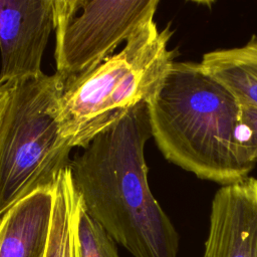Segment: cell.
I'll use <instances>...</instances> for the list:
<instances>
[{
  "instance_id": "12",
  "label": "cell",
  "mask_w": 257,
  "mask_h": 257,
  "mask_svg": "<svg viewBox=\"0 0 257 257\" xmlns=\"http://www.w3.org/2000/svg\"><path fill=\"white\" fill-rule=\"evenodd\" d=\"M240 103V102H239ZM240 141L250 159L257 164V106L240 103Z\"/></svg>"
},
{
  "instance_id": "9",
  "label": "cell",
  "mask_w": 257,
  "mask_h": 257,
  "mask_svg": "<svg viewBox=\"0 0 257 257\" xmlns=\"http://www.w3.org/2000/svg\"><path fill=\"white\" fill-rule=\"evenodd\" d=\"M202 69L224 85L240 103L257 106V36L244 45L205 53Z\"/></svg>"
},
{
  "instance_id": "4",
  "label": "cell",
  "mask_w": 257,
  "mask_h": 257,
  "mask_svg": "<svg viewBox=\"0 0 257 257\" xmlns=\"http://www.w3.org/2000/svg\"><path fill=\"white\" fill-rule=\"evenodd\" d=\"M64 90L54 73L15 82L0 128V217L39 189H52L73 149L61 134Z\"/></svg>"
},
{
  "instance_id": "7",
  "label": "cell",
  "mask_w": 257,
  "mask_h": 257,
  "mask_svg": "<svg viewBox=\"0 0 257 257\" xmlns=\"http://www.w3.org/2000/svg\"><path fill=\"white\" fill-rule=\"evenodd\" d=\"M202 257H257V179L247 177L215 193Z\"/></svg>"
},
{
  "instance_id": "10",
  "label": "cell",
  "mask_w": 257,
  "mask_h": 257,
  "mask_svg": "<svg viewBox=\"0 0 257 257\" xmlns=\"http://www.w3.org/2000/svg\"><path fill=\"white\" fill-rule=\"evenodd\" d=\"M50 235L45 257H78L77 216L80 198L70 167L58 177L54 187Z\"/></svg>"
},
{
  "instance_id": "6",
  "label": "cell",
  "mask_w": 257,
  "mask_h": 257,
  "mask_svg": "<svg viewBox=\"0 0 257 257\" xmlns=\"http://www.w3.org/2000/svg\"><path fill=\"white\" fill-rule=\"evenodd\" d=\"M52 30L53 0H0V80L17 82L41 75Z\"/></svg>"
},
{
  "instance_id": "1",
  "label": "cell",
  "mask_w": 257,
  "mask_h": 257,
  "mask_svg": "<svg viewBox=\"0 0 257 257\" xmlns=\"http://www.w3.org/2000/svg\"><path fill=\"white\" fill-rule=\"evenodd\" d=\"M150 138L148 102H142L71 160L72 181L86 212L134 257H177L178 232L148 182Z\"/></svg>"
},
{
  "instance_id": "11",
  "label": "cell",
  "mask_w": 257,
  "mask_h": 257,
  "mask_svg": "<svg viewBox=\"0 0 257 257\" xmlns=\"http://www.w3.org/2000/svg\"><path fill=\"white\" fill-rule=\"evenodd\" d=\"M77 248L78 257H118L115 241L86 212L81 200L77 216Z\"/></svg>"
},
{
  "instance_id": "8",
  "label": "cell",
  "mask_w": 257,
  "mask_h": 257,
  "mask_svg": "<svg viewBox=\"0 0 257 257\" xmlns=\"http://www.w3.org/2000/svg\"><path fill=\"white\" fill-rule=\"evenodd\" d=\"M53 203V188L39 189L0 217V257H45Z\"/></svg>"
},
{
  "instance_id": "5",
  "label": "cell",
  "mask_w": 257,
  "mask_h": 257,
  "mask_svg": "<svg viewBox=\"0 0 257 257\" xmlns=\"http://www.w3.org/2000/svg\"><path fill=\"white\" fill-rule=\"evenodd\" d=\"M158 5V0H53L55 74L64 89L154 19Z\"/></svg>"
},
{
  "instance_id": "3",
  "label": "cell",
  "mask_w": 257,
  "mask_h": 257,
  "mask_svg": "<svg viewBox=\"0 0 257 257\" xmlns=\"http://www.w3.org/2000/svg\"><path fill=\"white\" fill-rule=\"evenodd\" d=\"M170 25L154 19L142 25L121 50L63 90L59 101L61 134L72 148H84L128 109L149 102L171 64Z\"/></svg>"
},
{
  "instance_id": "2",
  "label": "cell",
  "mask_w": 257,
  "mask_h": 257,
  "mask_svg": "<svg viewBox=\"0 0 257 257\" xmlns=\"http://www.w3.org/2000/svg\"><path fill=\"white\" fill-rule=\"evenodd\" d=\"M152 138L172 164L221 186L254 168L240 141V103L200 63L174 61L148 102Z\"/></svg>"
},
{
  "instance_id": "13",
  "label": "cell",
  "mask_w": 257,
  "mask_h": 257,
  "mask_svg": "<svg viewBox=\"0 0 257 257\" xmlns=\"http://www.w3.org/2000/svg\"><path fill=\"white\" fill-rule=\"evenodd\" d=\"M14 86L15 82L0 80V128L11 99Z\"/></svg>"
}]
</instances>
